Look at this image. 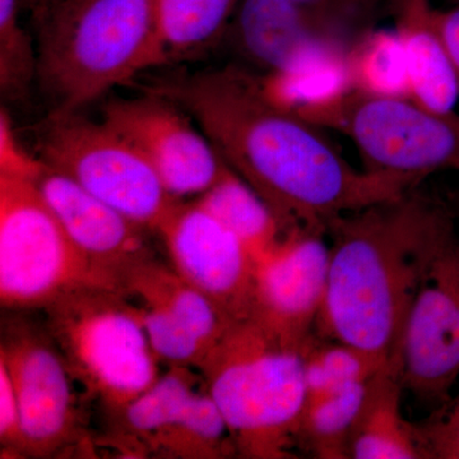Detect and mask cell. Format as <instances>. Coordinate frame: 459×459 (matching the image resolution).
Segmentation results:
<instances>
[{
	"label": "cell",
	"mask_w": 459,
	"mask_h": 459,
	"mask_svg": "<svg viewBox=\"0 0 459 459\" xmlns=\"http://www.w3.org/2000/svg\"><path fill=\"white\" fill-rule=\"evenodd\" d=\"M204 385V377L192 368L171 367L170 370L138 395L117 416L124 430L144 446L170 428Z\"/></svg>",
	"instance_id": "obj_25"
},
{
	"label": "cell",
	"mask_w": 459,
	"mask_h": 459,
	"mask_svg": "<svg viewBox=\"0 0 459 459\" xmlns=\"http://www.w3.org/2000/svg\"><path fill=\"white\" fill-rule=\"evenodd\" d=\"M101 120L150 162L177 199L204 195L229 169L190 115L162 96L114 100Z\"/></svg>",
	"instance_id": "obj_11"
},
{
	"label": "cell",
	"mask_w": 459,
	"mask_h": 459,
	"mask_svg": "<svg viewBox=\"0 0 459 459\" xmlns=\"http://www.w3.org/2000/svg\"><path fill=\"white\" fill-rule=\"evenodd\" d=\"M39 159L144 229L157 231L179 204L150 162L104 122L56 111L39 137Z\"/></svg>",
	"instance_id": "obj_8"
},
{
	"label": "cell",
	"mask_w": 459,
	"mask_h": 459,
	"mask_svg": "<svg viewBox=\"0 0 459 459\" xmlns=\"http://www.w3.org/2000/svg\"><path fill=\"white\" fill-rule=\"evenodd\" d=\"M0 362L20 407L22 455L49 457L80 442L74 377L49 332L12 319L3 323Z\"/></svg>",
	"instance_id": "obj_9"
},
{
	"label": "cell",
	"mask_w": 459,
	"mask_h": 459,
	"mask_svg": "<svg viewBox=\"0 0 459 459\" xmlns=\"http://www.w3.org/2000/svg\"><path fill=\"white\" fill-rule=\"evenodd\" d=\"M322 230H290L255 262L249 319L281 342L301 349L327 292L331 247Z\"/></svg>",
	"instance_id": "obj_12"
},
{
	"label": "cell",
	"mask_w": 459,
	"mask_h": 459,
	"mask_svg": "<svg viewBox=\"0 0 459 459\" xmlns=\"http://www.w3.org/2000/svg\"><path fill=\"white\" fill-rule=\"evenodd\" d=\"M418 425L427 459H459V391Z\"/></svg>",
	"instance_id": "obj_27"
},
{
	"label": "cell",
	"mask_w": 459,
	"mask_h": 459,
	"mask_svg": "<svg viewBox=\"0 0 459 459\" xmlns=\"http://www.w3.org/2000/svg\"><path fill=\"white\" fill-rule=\"evenodd\" d=\"M453 3H455V5H459V0H452Z\"/></svg>",
	"instance_id": "obj_31"
},
{
	"label": "cell",
	"mask_w": 459,
	"mask_h": 459,
	"mask_svg": "<svg viewBox=\"0 0 459 459\" xmlns=\"http://www.w3.org/2000/svg\"><path fill=\"white\" fill-rule=\"evenodd\" d=\"M183 108L225 164L279 217L285 231L322 230L343 214L394 201L420 183L353 169L319 131L268 98L259 75L238 65L156 84Z\"/></svg>",
	"instance_id": "obj_1"
},
{
	"label": "cell",
	"mask_w": 459,
	"mask_h": 459,
	"mask_svg": "<svg viewBox=\"0 0 459 459\" xmlns=\"http://www.w3.org/2000/svg\"><path fill=\"white\" fill-rule=\"evenodd\" d=\"M91 285L119 289L74 246L35 179L0 174L2 307L45 309Z\"/></svg>",
	"instance_id": "obj_6"
},
{
	"label": "cell",
	"mask_w": 459,
	"mask_h": 459,
	"mask_svg": "<svg viewBox=\"0 0 459 459\" xmlns=\"http://www.w3.org/2000/svg\"><path fill=\"white\" fill-rule=\"evenodd\" d=\"M157 232L181 279L232 323L249 319L255 261L234 232L197 201L178 204Z\"/></svg>",
	"instance_id": "obj_13"
},
{
	"label": "cell",
	"mask_w": 459,
	"mask_h": 459,
	"mask_svg": "<svg viewBox=\"0 0 459 459\" xmlns=\"http://www.w3.org/2000/svg\"><path fill=\"white\" fill-rule=\"evenodd\" d=\"M0 442L5 452L22 455L20 407L7 368L0 362Z\"/></svg>",
	"instance_id": "obj_28"
},
{
	"label": "cell",
	"mask_w": 459,
	"mask_h": 459,
	"mask_svg": "<svg viewBox=\"0 0 459 459\" xmlns=\"http://www.w3.org/2000/svg\"><path fill=\"white\" fill-rule=\"evenodd\" d=\"M402 385L437 407L459 379V238L437 256L404 320L394 353Z\"/></svg>",
	"instance_id": "obj_10"
},
{
	"label": "cell",
	"mask_w": 459,
	"mask_h": 459,
	"mask_svg": "<svg viewBox=\"0 0 459 459\" xmlns=\"http://www.w3.org/2000/svg\"><path fill=\"white\" fill-rule=\"evenodd\" d=\"M235 4L237 0H157V65L213 44Z\"/></svg>",
	"instance_id": "obj_21"
},
{
	"label": "cell",
	"mask_w": 459,
	"mask_h": 459,
	"mask_svg": "<svg viewBox=\"0 0 459 459\" xmlns=\"http://www.w3.org/2000/svg\"><path fill=\"white\" fill-rule=\"evenodd\" d=\"M437 21L459 81V5L446 11L437 9Z\"/></svg>",
	"instance_id": "obj_29"
},
{
	"label": "cell",
	"mask_w": 459,
	"mask_h": 459,
	"mask_svg": "<svg viewBox=\"0 0 459 459\" xmlns=\"http://www.w3.org/2000/svg\"><path fill=\"white\" fill-rule=\"evenodd\" d=\"M157 0H80L39 44L38 77L74 113L157 65Z\"/></svg>",
	"instance_id": "obj_4"
},
{
	"label": "cell",
	"mask_w": 459,
	"mask_h": 459,
	"mask_svg": "<svg viewBox=\"0 0 459 459\" xmlns=\"http://www.w3.org/2000/svg\"><path fill=\"white\" fill-rule=\"evenodd\" d=\"M352 90L380 98L411 99L406 57L397 32L370 30L347 51Z\"/></svg>",
	"instance_id": "obj_23"
},
{
	"label": "cell",
	"mask_w": 459,
	"mask_h": 459,
	"mask_svg": "<svg viewBox=\"0 0 459 459\" xmlns=\"http://www.w3.org/2000/svg\"><path fill=\"white\" fill-rule=\"evenodd\" d=\"M115 287H78L45 307L47 329L75 382L119 413L160 377L143 314Z\"/></svg>",
	"instance_id": "obj_5"
},
{
	"label": "cell",
	"mask_w": 459,
	"mask_h": 459,
	"mask_svg": "<svg viewBox=\"0 0 459 459\" xmlns=\"http://www.w3.org/2000/svg\"><path fill=\"white\" fill-rule=\"evenodd\" d=\"M221 410L237 455L291 458L307 402L301 349L281 342L255 320L232 323L199 368Z\"/></svg>",
	"instance_id": "obj_3"
},
{
	"label": "cell",
	"mask_w": 459,
	"mask_h": 459,
	"mask_svg": "<svg viewBox=\"0 0 459 459\" xmlns=\"http://www.w3.org/2000/svg\"><path fill=\"white\" fill-rule=\"evenodd\" d=\"M296 114L346 135L358 148L365 171L418 183L435 172H459V115L455 111L437 113L411 99L351 90Z\"/></svg>",
	"instance_id": "obj_7"
},
{
	"label": "cell",
	"mask_w": 459,
	"mask_h": 459,
	"mask_svg": "<svg viewBox=\"0 0 459 459\" xmlns=\"http://www.w3.org/2000/svg\"><path fill=\"white\" fill-rule=\"evenodd\" d=\"M403 385L395 356L368 380L367 395L350 435L351 459H427L418 424L402 415Z\"/></svg>",
	"instance_id": "obj_17"
},
{
	"label": "cell",
	"mask_w": 459,
	"mask_h": 459,
	"mask_svg": "<svg viewBox=\"0 0 459 459\" xmlns=\"http://www.w3.org/2000/svg\"><path fill=\"white\" fill-rule=\"evenodd\" d=\"M394 31L406 57L411 100L437 111H455L459 81L430 0H394Z\"/></svg>",
	"instance_id": "obj_16"
},
{
	"label": "cell",
	"mask_w": 459,
	"mask_h": 459,
	"mask_svg": "<svg viewBox=\"0 0 459 459\" xmlns=\"http://www.w3.org/2000/svg\"><path fill=\"white\" fill-rule=\"evenodd\" d=\"M307 398L334 394L367 382L386 362L377 360L351 344L320 337L313 332L301 346Z\"/></svg>",
	"instance_id": "obj_26"
},
{
	"label": "cell",
	"mask_w": 459,
	"mask_h": 459,
	"mask_svg": "<svg viewBox=\"0 0 459 459\" xmlns=\"http://www.w3.org/2000/svg\"><path fill=\"white\" fill-rule=\"evenodd\" d=\"M36 183L78 250L122 290L126 272L151 256L147 229L44 162Z\"/></svg>",
	"instance_id": "obj_15"
},
{
	"label": "cell",
	"mask_w": 459,
	"mask_h": 459,
	"mask_svg": "<svg viewBox=\"0 0 459 459\" xmlns=\"http://www.w3.org/2000/svg\"><path fill=\"white\" fill-rule=\"evenodd\" d=\"M349 48H327L285 71L259 75L263 90L280 107L295 113L325 104L352 90L347 65Z\"/></svg>",
	"instance_id": "obj_20"
},
{
	"label": "cell",
	"mask_w": 459,
	"mask_h": 459,
	"mask_svg": "<svg viewBox=\"0 0 459 459\" xmlns=\"http://www.w3.org/2000/svg\"><path fill=\"white\" fill-rule=\"evenodd\" d=\"M418 188L329 223L331 261L314 327L318 336L382 362L394 359L422 281L457 238L449 211Z\"/></svg>",
	"instance_id": "obj_2"
},
{
	"label": "cell",
	"mask_w": 459,
	"mask_h": 459,
	"mask_svg": "<svg viewBox=\"0 0 459 459\" xmlns=\"http://www.w3.org/2000/svg\"><path fill=\"white\" fill-rule=\"evenodd\" d=\"M367 388L368 380L323 397L307 398L296 429V448L314 458H349L350 435L364 403Z\"/></svg>",
	"instance_id": "obj_22"
},
{
	"label": "cell",
	"mask_w": 459,
	"mask_h": 459,
	"mask_svg": "<svg viewBox=\"0 0 459 459\" xmlns=\"http://www.w3.org/2000/svg\"><path fill=\"white\" fill-rule=\"evenodd\" d=\"M152 451L183 458H221L237 455L221 410L205 383L179 419L148 443Z\"/></svg>",
	"instance_id": "obj_24"
},
{
	"label": "cell",
	"mask_w": 459,
	"mask_h": 459,
	"mask_svg": "<svg viewBox=\"0 0 459 459\" xmlns=\"http://www.w3.org/2000/svg\"><path fill=\"white\" fill-rule=\"evenodd\" d=\"M305 5H318V7H346L356 8L364 0H290Z\"/></svg>",
	"instance_id": "obj_30"
},
{
	"label": "cell",
	"mask_w": 459,
	"mask_h": 459,
	"mask_svg": "<svg viewBox=\"0 0 459 459\" xmlns=\"http://www.w3.org/2000/svg\"><path fill=\"white\" fill-rule=\"evenodd\" d=\"M290 0H243L235 22V42L247 59L272 72L285 71L331 47H349L347 12Z\"/></svg>",
	"instance_id": "obj_14"
},
{
	"label": "cell",
	"mask_w": 459,
	"mask_h": 459,
	"mask_svg": "<svg viewBox=\"0 0 459 459\" xmlns=\"http://www.w3.org/2000/svg\"><path fill=\"white\" fill-rule=\"evenodd\" d=\"M197 202L237 235L255 262L285 237V229L270 204L230 168Z\"/></svg>",
	"instance_id": "obj_19"
},
{
	"label": "cell",
	"mask_w": 459,
	"mask_h": 459,
	"mask_svg": "<svg viewBox=\"0 0 459 459\" xmlns=\"http://www.w3.org/2000/svg\"><path fill=\"white\" fill-rule=\"evenodd\" d=\"M122 290L137 301L135 304L169 314L192 332L210 352L232 325L207 296L151 256L126 272Z\"/></svg>",
	"instance_id": "obj_18"
}]
</instances>
